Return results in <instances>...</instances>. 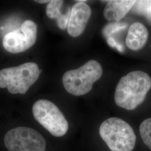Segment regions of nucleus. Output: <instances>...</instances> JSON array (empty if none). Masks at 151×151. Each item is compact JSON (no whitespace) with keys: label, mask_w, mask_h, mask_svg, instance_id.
I'll return each mask as SVG.
<instances>
[{"label":"nucleus","mask_w":151,"mask_h":151,"mask_svg":"<svg viewBox=\"0 0 151 151\" xmlns=\"http://www.w3.org/2000/svg\"><path fill=\"white\" fill-rule=\"evenodd\" d=\"M103 73L101 64L96 60H90L77 69L65 72L62 82L68 93L80 96L90 91L93 83L100 79Z\"/></svg>","instance_id":"obj_3"},{"label":"nucleus","mask_w":151,"mask_h":151,"mask_svg":"<svg viewBox=\"0 0 151 151\" xmlns=\"http://www.w3.org/2000/svg\"><path fill=\"white\" fill-rule=\"evenodd\" d=\"M99 134L111 151H132L136 135L132 127L123 119L116 117L104 121Z\"/></svg>","instance_id":"obj_4"},{"label":"nucleus","mask_w":151,"mask_h":151,"mask_svg":"<svg viewBox=\"0 0 151 151\" xmlns=\"http://www.w3.org/2000/svg\"><path fill=\"white\" fill-rule=\"evenodd\" d=\"M36 2H38V3H39V4H45V3H49L50 2V1H48V0H44V1H43V0H39V1H35Z\"/></svg>","instance_id":"obj_13"},{"label":"nucleus","mask_w":151,"mask_h":151,"mask_svg":"<svg viewBox=\"0 0 151 151\" xmlns=\"http://www.w3.org/2000/svg\"><path fill=\"white\" fill-rule=\"evenodd\" d=\"M40 74L38 65L33 62L4 68L0 70V87H7L13 95H24L38 80Z\"/></svg>","instance_id":"obj_6"},{"label":"nucleus","mask_w":151,"mask_h":151,"mask_svg":"<svg viewBox=\"0 0 151 151\" xmlns=\"http://www.w3.org/2000/svg\"><path fill=\"white\" fill-rule=\"evenodd\" d=\"M135 1H109L104 10V16L108 21L122 20L135 5Z\"/></svg>","instance_id":"obj_10"},{"label":"nucleus","mask_w":151,"mask_h":151,"mask_svg":"<svg viewBox=\"0 0 151 151\" xmlns=\"http://www.w3.org/2000/svg\"><path fill=\"white\" fill-rule=\"evenodd\" d=\"M151 88V78L142 70H133L123 76L115 91L114 100L120 108L133 110L143 103Z\"/></svg>","instance_id":"obj_1"},{"label":"nucleus","mask_w":151,"mask_h":151,"mask_svg":"<svg viewBox=\"0 0 151 151\" xmlns=\"http://www.w3.org/2000/svg\"><path fill=\"white\" fill-rule=\"evenodd\" d=\"M148 38V32L143 24L135 22L128 29L125 39L127 46L132 50H138L144 47Z\"/></svg>","instance_id":"obj_9"},{"label":"nucleus","mask_w":151,"mask_h":151,"mask_svg":"<svg viewBox=\"0 0 151 151\" xmlns=\"http://www.w3.org/2000/svg\"><path fill=\"white\" fill-rule=\"evenodd\" d=\"M139 132L144 143L151 151V118L145 120L140 124Z\"/></svg>","instance_id":"obj_12"},{"label":"nucleus","mask_w":151,"mask_h":151,"mask_svg":"<svg viewBox=\"0 0 151 151\" xmlns=\"http://www.w3.org/2000/svg\"><path fill=\"white\" fill-rule=\"evenodd\" d=\"M37 32V24L32 20H26L20 27L6 34L3 39V46L11 53L24 52L35 43Z\"/></svg>","instance_id":"obj_7"},{"label":"nucleus","mask_w":151,"mask_h":151,"mask_svg":"<svg viewBox=\"0 0 151 151\" xmlns=\"http://www.w3.org/2000/svg\"><path fill=\"white\" fill-rule=\"evenodd\" d=\"M44 135L37 129L17 125L0 132V151H48Z\"/></svg>","instance_id":"obj_2"},{"label":"nucleus","mask_w":151,"mask_h":151,"mask_svg":"<svg viewBox=\"0 0 151 151\" xmlns=\"http://www.w3.org/2000/svg\"><path fill=\"white\" fill-rule=\"evenodd\" d=\"M63 3L64 1L62 0H52L48 4L46 8L47 16L49 19H55L57 27L61 30L67 28L71 12V9L69 8L65 14L62 13L61 9Z\"/></svg>","instance_id":"obj_11"},{"label":"nucleus","mask_w":151,"mask_h":151,"mask_svg":"<svg viewBox=\"0 0 151 151\" xmlns=\"http://www.w3.org/2000/svg\"><path fill=\"white\" fill-rule=\"evenodd\" d=\"M91 9L85 2L77 1L71 9L67 32L72 37L80 36L91 16Z\"/></svg>","instance_id":"obj_8"},{"label":"nucleus","mask_w":151,"mask_h":151,"mask_svg":"<svg viewBox=\"0 0 151 151\" xmlns=\"http://www.w3.org/2000/svg\"><path fill=\"white\" fill-rule=\"evenodd\" d=\"M32 114L35 122L53 137H63L67 133L68 122L59 108L51 101H36L32 107Z\"/></svg>","instance_id":"obj_5"}]
</instances>
